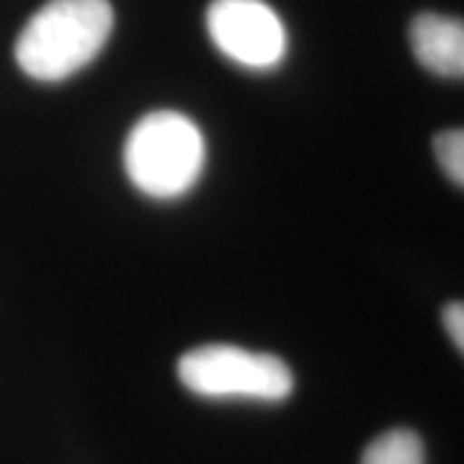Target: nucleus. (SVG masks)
<instances>
[{"label":"nucleus","mask_w":464,"mask_h":464,"mask_svg":"<svg viewBox=\"0 0 464 464\" xmlns=\"http://www.w3.org/2000/svg\"><path fill=\"white\" fill-rule=\"evenodd\" d=\"M114 29L109 0H50L16 39L18 67L39 83H60L88 67Z\"/></svg>","instance_id":"obj_1"},{"label":"nucleus","mask_w":464,"mask_h":464,"mask_svg":"<svg viewBox=\"0 0 464 464\" xmlns=\"http://www.w3.org/2000/svg\"><path fill=\"white\" fill-rule=\"evenodd\" d=\"M207 166L204 134L181 111H150L124 142V168L137 191L150 199L188 194Z\"/></svg>","instance_id":"obj_2"},{"label":"nucleus","mask_w":464,"mask_h":464,"mask_svg":"<svg viewBox=\"0 0 464 464\" xmlns=\"http://www.w3.org/2000/svg\"><path fill=\"white\" fill-rule=\"evenodd\" d=\"M181 384L209 400L282 402L295 390L292 369L274 353H258L230 343H207L179 359Z\"/></svg>","instance_id":"obj_3"},{"label":"nucleus","mask_w":464,"mask_h":464,"mask_svg":"<svg viewBox=\"0 0 464 464\" xmlns=\"http://www.w3.org/2000/svg\"><path fill=\"white\" fill-rule=\"evenodd\" d=\"M207 32L227 60L248 70L279 67L289 47L284 21L264 0H212Z\"/></svg>","instance_id":"obj_4"},{"label":"nucleus","mask_w":464,"mask_h":464,"mask_svg":"<svg viewBox=\"0 0 464 464\" xmlns=\"http://www.w3.org/2000/svg\"><path fill=\"white\" fill-rule=\"evenodd\" d=\"M411 47L415 60L433 75H464V24L462 18L441 14H418L411 21Z\"/></svg>","instance_id":"obj_5"},{"label":"nucleus","mask_w":464,"mask_h":464,"mask_svg":"<svg viewBox=\"0 0 464 464\" xmlns=\"http://www.w3.org/2000/svg\"><path fill=\"white\" fill-rule=\"evenodd\" d=\"M362 464H426V449L415 431L392 429L364 449Z\"/></svg>","instance_id":"obj_6"},{"label":"nucleus","mask_w":464,"mask_h":464,"mask_svg":"<svg viewBox=\"0 0 464 464\" xmlns=\"http://www.w3.org/2000/svg\"><path fill=\"white\" fill-rule=\"evenodd\" d=\"M433 152L439 166L444 168L449 181L464 186V132L462 130H447L433 140Z\"/></svg>","instance_id":"obj_7"},{"label":"nucleus","mask_w":464,"mask_h":464,"mask_svg":"<svg viewBox=\"0 0 464 464\" xmlns=\"http://www.w3.org/2000/svg\"><path fill=\"white\" fill-rule=\"evenodd\" d=\"M444 328H447L451 343L462 351L464 348V304L462 302H449L444 307Z\"/></svg>","instance_id":"obj_8"}]
</instances>
